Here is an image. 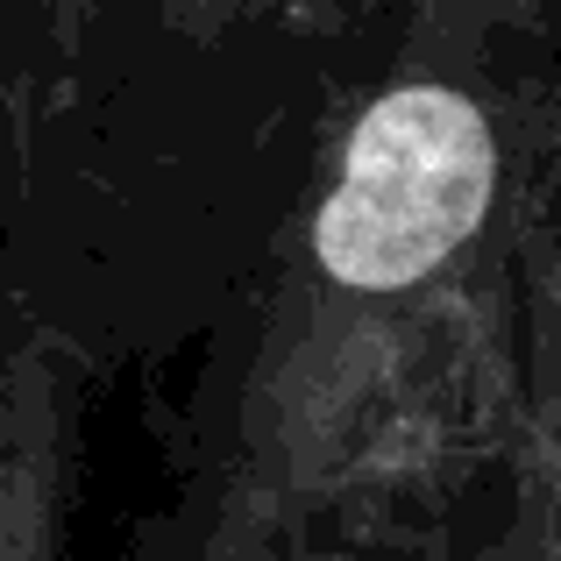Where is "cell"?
Instances as JSON below:
<instances>
[{
  "mask_svg": "<svg viewBox=\"0 0 561 561\" xmlns=\"http://www.w3.org/2000/svg\"><path fill=\"white\" fill-rule=\"evenodd\" d=\"M497 142L455 85H398L356 122L313 249L356 291H405L483 228Z\"/></svg>",
  "mask_w": 561,
  "mask_h": 561,
  "instance_id": "6da1fadb",
  "label": "cell"
}]
</instances>
